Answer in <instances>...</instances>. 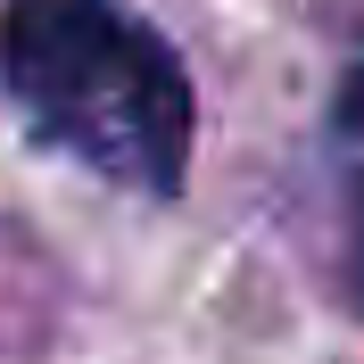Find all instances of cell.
<instances>
[{"instance_id": "obj_1", "label": "cell", "mask_w": 364, "mask_h": 364, "mask_svg": "<svg viewBox=\"0 0 364 364\" xmlns=\"http://www.w3.org/2000/svg\"><path fill=\"white\" fill-rule=\"evenodd\" d=\"M0 83L25 124L116 191L174 199L191 174L199 100L174 42L124 0H9Z\"/></svg>"}, {"instance_id": "obj_2", "label": "cell", "mask_w": 364, "mask_h": 364, "mask_svg": "<svg viewBox=\"0 0 364 364\" xmlns=\"http://www.w3.org/2000/svg\"><path fill=\"white\" fill-rule=\"evenodd\" d=\"M340 174H348V207H356V273H364V67L340 91Z\"/></svg>"}]
</instances>
